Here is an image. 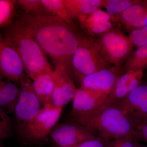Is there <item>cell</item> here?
I'll return each mask as SVG.
<instances>
[{
	"label": "cell",
	"mask_w": 147,
	"mask_h": 147,
	"mask_svg": "<svg viewBox=\"0 0 147 147\" xmlns=\"http://www.w3.org/2000/svg\"><path fill=\"white\" fill-rule=\"evenodd\" d=\"M21 19L55 66L71 74V59L82 37L72 23L53 15L27 13Z\"/></svg>",
	"instance_id": "cell-1"
},
{
	"label": "cell",
	"mask_w": 147,
	"mask_h": 147,
	"mask_svg": "<svg viewBox=\"0 0 147 147\" xmlns=\"http://www.w3.org/2000/svg\"><path fill=\"white\" fill-rule=\"evenodd\" d=\"M3 35L18 53L25 72L32 80L40 74L53 69L46 54L21 19L7 26Z\"/></svg>",
	"instance_id": "cell-2"
},
{
	"label": "cell",
	"mask_w": 147,
	"mask_h": 147,
	"mask_svg": "<svg viewBox=\"0 0 147 147\" xmlns=\"http://www.w3.org/2000/svg\"><path fill=\"white\" fill-rule=\"evenodd\" d=\"M86 127L96 137L107 140L134 136V130L126 114L115 106L97 109L76 123Z\"/></svg>",
	"instance_id": "cell-3"
},
{
	"label": "cell",
	"mask_w": 147,
	"mask_h": 147,
	"mask_svg": "<svg viewBox=\"0 0 147 147\" xmlns=\"http://www.w3.org/2000/svg\"><path fill=\"white\" fill-rule=\"evenodd\" d=\"M112 66L94 39L82 36L71 61L72 76L79 84L86 76Z\"/></svg>",
	"instance_id": "cell-4"
},
{
	"label": "cell",
	"mask_w": 147,
	"mask_h": 147,
	"mask_svg": "<svg viewBox=\"0 0 147 147\" xmlns=\"http://www.w3.org/2000/svg\"><path fill=\"white\" fill-rule=\"evenodd\" d=\"M97 35L95 41L109 62L112 65L121 67L133 47L129 38L113 29Z\"/></svg>",
	"instance_id": "cell-5"
},
{
	"label": "cell",
	"mask_w": 147,
	"mask_h": 147,
	"mask_svg": "<svg viewBox=\"0 0 147 147\" xmlns=\"http://www.w3.org/2000/svg\"><path fill=\"white\" fill-rule=\"evenodd\" d=\"M63 107L48 104L40 109L36 117L20 134L29 143L42 142L50 132L60 117Z\"/></svg>",
	"instance_id": "cell-6"
},
{
	"label": "cell",
	"mask_w": 147,
	"mask_h": 147,
	"mask_svg": "<svg viewBox=\"0 0 147 147\" xmlns=\"http://www.w3.org/2000/svg\"><path fill=\"white\" fill-rule=\"evenodd\" d=\"M19 84L20 94L14 113L20 134L39 113L41 104L33 89L32 80L26 74Z\"/></svg>",
	"instance_id": "cell-7"
},
{
	"label": "cell",
	"mask_w": 147,
	"mask_h": 147,
	"mask_svg": "<svg viewBox=\"0 0 147 147\" xmlns=\"http://www.w3.org/2000/svg\"><path fill=\"white\" fill-rule=\"evenodd\" d=\"M50 135L59 147H74L97 137L85 127L70 122L57 123Z\"/></svg>",
	"instance_id": "cell-8"
},
{
	"label": "cell",
	"mask_w": 147,
	"mask_h": 147,
	"mask_svg": "<svg viewBox=\"0 0 147 147\" xmlns=\"http://www.w3.org/2000/svg\"><path fill=\"white\" fill-rule=\"evenodd\" d=\"M123 71L121 67L115 66L99 70L83 78L80 87L107 98L123 74Z\"/></svg>",
	"instance_id": "cell-9"
},
{
	"label": "cell",
	"mask_w": 147,
	"mask_h": 147,
	"mask_svg": "<svg viewBox=\"0 0 147 147\" xmlns=\"http://www.w3.org/2000/svg\"><path fill=\"white\" fill-rule=\"evenodd\" d=\"M0 73L15 84L19 83L26 74L18 53L3 35L1 33Z\"/></svg>",
	"instance_id": "cell-10"
},
{
	"label": "cell",
	"mask_w": 147,
	"mask_h": 147,
	"mask_svg": "<svg viewBox=\"0 0 147 147\" xmlns=\"http://www.w3.org/2000/svg\"><path fill=\"white\" fill-rule=\"evenodd\" d=\"M107 98L80 87L74 97L68 122L76 123L86 117L103 104Z\"/></svg>",
	"instance_id": "cell-11"
},
{
	"label": "cell",
	"mask_w": 147,
	"mask_h": 147,
	"mask_svg": "<svg viewBox=\"0 0 147 147\" xmlns=\"http://www.w3.org/2000/svg\"><path fill=\"white\" fill-rule=\"evenodd\" d=\"M53 78V103L55 106L63 107L73 100L78 88L74 82L72 74L63 67L55 66Z\"/></svg>",
	"instance_id": "cell-12"
},
{
	"label": "cell",
	"mask_w": 147,
	"mask_h": 147,
	"mask_svg": "<svg viewBox=\"0 0 147 147\" xmlns=\"http://www.w3.org/2000/svg\"><path fill=\"white\" fill-rule=\"evenodd\" d=\"M144 71L143 69L129 70L122 74L113 91L108 96L103 104L97 109L113 106L125 98L142 84Z\"/></svg>",
	"instance_id": "cell-13"
},
{
	"label": "cell",
	"mask_w": 147,
	"mask_h": 147,
	"mask_svg": "<svg viewBox=\"0 0 147 147\" xmlns=\"http://www.w3.org/2000/svg\"><path fill=\"white\" fill-rule=\"evenodd\" d=\"M113 106L130 119H138L147 115V83L141 84L125 98Z\"/></svg>",
	"instance_id": "cell-14"
},
{
	"label": "cell",
	"mask_w": 147,
	"mask_h": 147,
	"mask_svg": "<svg viewBox=\"0 0 147 147\" xmlns=\"http://www.w3.org/2000/svg\"><path fill=\"white\" fill-rule=\"evenodd\" d=\"M53 69H49L40 74L33 79V89L43 107L53 103L54 89Z\"/></svg>",
	"instance_id": "cell-15"
},
{
	"label": "cell",
	"mask_w": 147,
	"mask_h": 147,
	"mask_svg": "<svg viewBox=\"0 0 147 147\" xmlns=\"http://www.w3.org/2000/svg\"><path fill=\"white\" fill-rule=\"evenodd\" d=\"M20 94V88L0 73V108L6 113H14Z\"/></svg>",
	"instance_id": "cell-16"
},
{
	"label": "cell",
	"mask_w": 147,
	"mask_h": 147,
	"mask_svg": "<svg viewBox=\"0 0 147 147\" xmlns=\"http://www.w3.org/2000/svg\"><path fill=\"white\" fill-rule=\"evenodd\" d=\"M69 18L72 20L87 15L100 8L102 0H63Z\"/></svg>",
	"instance_id": "cell-17"
},
{
	"label": "cell",
	"mask_w": 147,
	"mask_h": 147,
	"mask_svg": "<svg viewBox=\"0 0 147 147\" xmlns=\"http://www.w3.org/2000/svg\"><path fill=\"white\" fill-rule=\"evenodd\" d=\"M147 68V43L138 47L131 54L125 63L123 70L126 71L134 69L144 70Z\"/></svg>",
	"instance_id": "cell-18"
},
{
	"label": "cell",
	"mask_w": 147,
	"mask_h": 147,
	"mask_svg": "<svg viewBox=\"0 0 147 147\" xmlns=\"http://www.w3.org/2000/svg\"><path fill=\"white\" fill-rule=\"evenodd\" d=\"M147 13V1L131 5L117 16L119 21L126 26Z\"/></svg>",
	"instance_id": "cell-19"
},
{
	"label": "cell",
	"mask_w": 147,
	"mask_h": 147,
	"mask_svg": "<svg viewBox=\"0 0 147 147\" xmlns=\"http://www.w3.org/2000/svg\"><path fill=\"white\" fill-rule=\"evenodd\" d=\"M141 0H102L101 7H105L107 12L114 16L119 14L131 5L139 3Z\"/></svg>",
	"instance_id": "cell-20"
},
{
	"label": "cell",
	"mask_w": 147,
	"mask_h": 147,
	"mask_svg": "<svg viewBox=\"0 0 147 147\" xmlns=\"http://www.w3.org/2000/svg\"><path fill=\"white\" fill-rule=\"evenodd\" d=\"M41 1L46 13L49 12L53 14V16H57L67 22L72 23L67 15L63 0Z\"/></svg>",
	"instance_id": "cell-21"
},
{
	"label": "cell",
	"mask_w": 147,
	"mask_h": 147,
	"mask_svg": "<svg viewBox=\"0 0 147 147\" xmlns=\"http://www.w3.org/2000/svg\"><path fill=\"white\" fill-rule=\"evenodd\" d=\"M78 19L81 27L83 28L88 25L97 22L114 21L115 18L108 12L98 8L89 14L80 16Z\"/></svg>",
	"instance_id": "cell-22"
},
{
	"label": "cell",
	"mask_w": 147,
	"mask_h": 147,
	"mask_svg": "<svg viewBox=\"0 0 147 147\" xmlns=\"http://www.w3.org/2000/svg\"><path fill=\"white\" fill-rule=\"evenodd\" d=\"M14 5L13 1L0 0V28L11 24L15 15Z\"/></svg>",
	"instance_id": "cell-23"
},
{
	"label": "cell",
	"mask_w": 147,
	"mask_h": 147,
	"mask_svg": "<svg viewBox=\"0 0 147 147\" xmlns=\"http://www.w3.org/2000/svg\"><path fill=\"white\" fill-rule=\"evenodd\" d=\"M26 11V13L47 15L41 0H17L13 1Z\"/></svg>",
	"instance_id": "cell-24"
},
{
	"label": "cell",
	"mask_w": 147,
	"mask_h": 147,
	"mask_svg": "<svg viewBox=\"0 0 147 147\" xmlns=\"http://www.w3.org/2000/svg\"><path fill=\"white\" fill-rule=\"evenodd\" d=\"M12 123L10 117L0 108V139H5L12 134Z\"/></svg>",
	"instance_id": "cell-25"
},
{
	"label": "cell",
	"mask_w": 147,
	"mask_h": 147,
	"mask_svg": "<svg viewBox=\"0 0 147 147\" xmlns=\"http://www.w3.org/2000/svg\"><path fill=\"white\" fill-rule=\"evenodd\" d=\"M113 21H105L97 22L82 28L91 36L94 34H100L113 29L114 24Z\"/></svg>",
	"instance_id": "cell-26"
},
{
	"label": "cell",
	"mask_w": 147,
	"mask_h": 147,
	"mask_svg": "<svg viewBox=\"0 0 147 147\" xmlns=\"http://www.w3.org/2000/svg\"><path fill=\"white\" fill-rule=\"evenodd\" d=\"M129 38L133 46L137 48L147 43V25L142 28L130 32Z\"/></svg>",
	"instance_id": "cell-27"
},
{
	"label": "cell",
	"mask_w": 147,
	"mask_h": 147,
	"mask_svg": "<svg viewBox=\"0 0 147 147\" xmlns=\"http://www.w3.org/2000/svg\"><path fill=\"white\" fill-rule=\"evenodd\" d=\"M129 120L134 130V140H142L147 143V123Z\"/></svg>",
	"instance_id": "cell-28"
},
{
	"label": "cell",
	"mask_w": 147,
	"mask_h": 147,
	"mask_svg": "<svg viewBox=\"0 0 147 147\" xmlns=\"http://www.w3.org/2000/svg\"><path fill=\"white\" fill-rule=\"evenodd\" d=\"M133 136L123 137L109 140V147H134Z\"/></svg>",
	"instance_id": "cell-29"
},
{
	"label": "cell",
	"mask_w": 147,
	"mask_h": 147,
	"mask_svg": "<svg viewBox=\"0 0 147 147\" xmlns=\"http://www.w3.org/2000/svg\"><path fill=\"white\" fill-rule=\"evenodd\" d=\"M74 147H109V140L97 137Z\"/></svg>",
	"instance_id": "cell-30"
},
{
	"label": "cell",
	"mask_w": 147,
	"mask_h": 147,
	"mask_svg": "<svg viewBox=\"0 0 147 147\" xmlns=\"http://www.w3.org/2000/svg\"><path fill=\"white\" fill-rule=\"evenodd\" d=\"M131 120H133L143 122L147 123V115L144 116V117H142V118L138 119H129Z\"/></svg>",
	"instance_id": "cell-31"
},
{
	"label": "cell",
	"mask_w": 147,
	"mask_h": 147,
	"mask_svg": "<svg viewBox=\"0 0 147 147\" xmlns=\"http://www.w3.org/2000/svg\"><path fill=\"white\" fill-rule=\"evenodd\" d=\"M133 146L134 147H147V146H142L139 144L137 141L134 140L133 142Z\"/></svg>",
	"instance_id": "cell-32"
},
{
	"label": "cell",
	"mask_w": 147,
	"mask_h": 147,
	"mask_svg": "<svg viewBox=\"0 0 147 147\" xmlns=\"http://www.w3.org/2000/svg\"><path fill=\"white\" fill-rule=\"evenodd\" d=\"M0 147H2V146L1 143V141L0 142Z\"/></svg>",
	"instance_id": "cell-33"
},
{
	"label": "cell",
	"mask_w": 147,
	"mask_h": 147,
	"mask_svg": "<svg viewBox=\"0 0 147 147\" xmlns=\"http://www.w3.org/2000/svg\"><path fill=\"white\" fill-rule=\"evenodd\" d=\"M1 141H2L1 139H0V142H1Z\"/></svg>",
	"instance_id": "cell-34"
},
{
	"label": "cell",
	"mask_w": 147,
	"mask_h": 147,
	"mask_svg": "<svg viewBox=\"0 0 147 147\" xmlns=\"http://www.w3.org/2000/svg\"><path fill=\"white\" fill-rule=\"evenodd\" d=\"M146 76H147V74H146Z\"/></svg>",
	"instance_id": "cell-35"
}]
</instances>
